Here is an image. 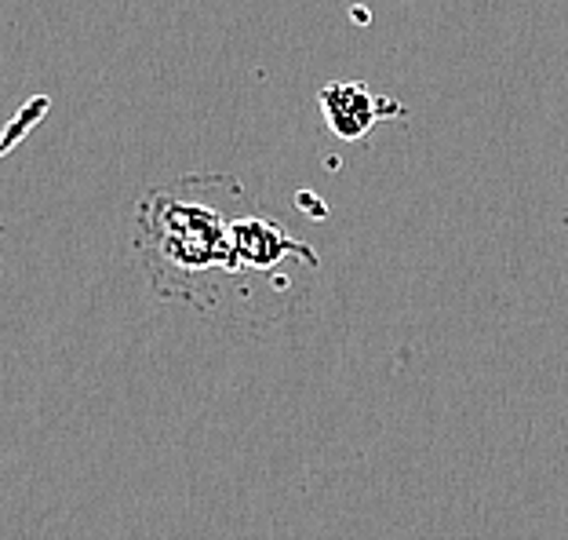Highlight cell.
<instances>
[{
  "mask_svg": "<svg viewBox=\"0 0 568 540\" xmlns=\"http://www.w3.org/2000/svg\"><path fill=\"white\" fill-rule=\"evenodd\" d=\"M248 209L237 179L197 172L150 190L139 204V256L153 289L197 311H263V292L244 274L234 220Z\"/></svg>",
  "mask_w": 568,
  "mask_h": 540,
  "instance_id": "6da1fadb",
  "label": "cell"
},
{
  "mask_svg": "<svg viewBox=\"0 0 568 540\" xmlns=\"http://www.w3.org/2000/svg\"><path fill=\"white\" fill-rule=\"evenodd\" d=\"M317 102H321V113H325V124L339 139H346V143H357V139L372 136V128L383 118L402 113L397 102L372 96L368 84H361V81H332L321 88Z\"/></svg>",
  "mask_w": 568,
  "mask_h": 540,
  "instance_id": "7a4b0ae2",
  "label": "cell"
}]
</instances>
